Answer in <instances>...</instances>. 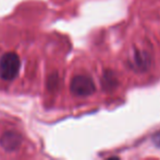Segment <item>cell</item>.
I'll use <instances>...</instances> for the list:
<instances>
[{"label": "cell", "mask_w": 160, "mask_h": 160, "mask_svg": "<svg viewBox=\"0 0 160 160\" xmlns=\"http://www.w3.org/2000/svg\"><path fill=\"white\" fill-rule=\"evenodd\" d=\"M154 141H155V144L158 146V147H160V134H159V133L154 137Z\"/></svg>", "instance_id": "3"}, {"label": "cell", "mask_w": 160, "mask_h": 160, "mask_svg": "<svg viewBox=\"0 0 160 160\" xmlns=\"http://www.w3.org/2000/svg\"><path fill=\"white\" fill-rule=\"evenodd\" d=\"M71 91L78 97H87L95 92V83L87 76H76L71 81Z\"/></svg>", "instance_id": "2"}, {"label": "cell", "mask_w": 160, "mask_h": 160, "mask_svg": "<svg viewBox=\"0 0 160 160\" xmlns=\"http://www.w3.org/2000/svg\"><path fill=\"white\" fill-rule=\"evenodd\" d=\"M21 67L20 57L15 53L9 52L0 57V78L7 81L15 79Z\"/></svg>", "instance_id": "1"}]
</instances>
